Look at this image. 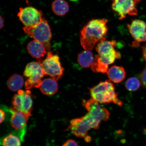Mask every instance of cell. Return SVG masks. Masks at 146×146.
I'll return each mask as SVG.
<instances>
[{"instance_id":"cell-1","label":"cell","mask_w":146,"mask_h":146,"mask_svg":"<svg viewBox=\"0 0 146 146\" xmlns=\"http://www.w3.org/2000/svg\"><path fill=\"white\" fill-rule=\"evenodd\" d=\"M106 19L91 20L83 27L81 31L80 42L85 50L91 51L98 42L105 39L108 27Z\"/></svg>"},{"instance_id":"cell-2","label":"cell","mask_w":146,"mask_h":146,"mask_svg":"<svg viewBox=\"0 0 146 146\" xmlns=\"http://www.w3.org/2000/svg\"><path fill=\"white\" fill-rule=\"evenodd\" d=\"M90 93L92 98L98 103H113L120 107L123 105V102L118 99L114 86L110 80L100 82L90 89Z\"/></svg>"},{"instance_id":"cell-3","label":"cell","mask_w":146,"mask_h":146,"mask_svg":"<svg viewBox=\"0 0 146 146\" xmlns=\"http://www.w3.org/2000/svg\"><path fill=\"white\" fill-rule=\"evenodd\" d=\"M116 42L102 39L97 44L96 50L98 55L96 58L100 62L107 66L114 62L116 59L121 57L120 53L115 50Z\"/></svg>"},{"instance_id":"cell-4","label":"cell","mask_w":146,"mask_h":146,"mask_svg":"<svg viewBox=\"0 0 146 146\" xmlns=\"http://www.w3.org/2000/svg\"><path fill=\"white\" fill-rule=\"evenodd\" d=\"M23 30L25 33L42 44L47 50H50L52 35L50 26L46 20H43L33 26L25 27Z\"/></svg>"},{"instance_id":"cell-5","label":"cell","mask_w":146,"mask_h":146,"mask_svg":"<svg viewBox=\"0 0 146 146\" xmlns=\"http://www.w3.org/2000/svg\"><path fill=\"white\" fill-rule=\"evenodd\" d=\"M24 74L27 78L25 86L27 90L33 88H39L42 82V78L45 76L39 62H33L27 64Z\"/></svg>"},{"instance_id":"cell-6","label":"cell","mask_w":146,"mask_h":146,"mask_svg":"<svg viewBox=\"0 0 146 146\" xmlns=\"http://www.w3.org/2000/svg\"><path fill=\"white\" fill-rule=\"evenodd\" d=\"M39 62L45 76H50L56 81L62 78L64 69L62 66L58 55L54 54L52 52H49L45 59Z\"/></svg>"},{"instance_id":"cell-7","label":"cell","mask_w":146,"mask_h":146,"mask_svg":"<svg viewBox=\"0 0 146 146\" xmlns=\"http://www.w3.org/2000/svg\"><path fill=\"white\" fill-rule=\"evenodd\" d=\"M33 109L31 92L28 90H20L15 94L10 110L21 111L31 116Z\"/></svg>"},{"instance_id":"cell-8","label":"cell","mask_w":146,"mask_h":146,"mask_svg":"<svg viewBox=\"0 0 146 146\" xmlns=\"http://www.w3.org/2000/svg\"><path fill=\"white\" fill-rule=\"evenodd\" d=\"M112 2V10L117 14L119 19L123 20L127 15H135L137 14L136 8L141 0H111Z\"/></svg>"},{"instance_id":"cell-9","label":"cell","mask_w":146,"mask_h":146,"mask_svg":"<svg viewBox=\"0 0 146 146\" xmlns=\"http://www.w3.org/2000/svg\"><path fill=\"white\" fill-rule=\"evenodd\" d=\"M17 16L25 27L33 26L44 19L41 11L32 7L20 8Z\"/></svg>"},{"instance_id":"cell-10","label":"cell","mask_w":146,"mask_h":146,"mask_svg":"<svg viewBox=\"0 0 146 146\" xmlns=\"http://www.w3.org/2000/svg\"><path fill=\"white\" fill-rule=\"evenodd\" d=\"M83 106L88 111L87 113L98 123H100L102 121H107L109 119L110 115L109 111L105 108L100 106L99 103L93 98L84 101Z\"/></svg>"},{"instance_id":"cell-11","label":"cell","mask_w":146,"mask_h":146,"mask_svg":"<svg viewBox=\"0 0 146 146\" xmlns=\"http://www.w3.org/2000/svg\"><path fill=\"white\" fill-rule=\"evenodd\" d=\"M93 129V125L85 115L71 120L67 129L75 136L80 138H85L88 136V131Z\"/></svg>"},{"instance_id":"cell-12","label":"cell","mask_w":146,"mask_h":146,"mask_svg":"<svg viewBox=\"0 0 146 146\" xmlns=\"http://www.w3.org/2000/svg\"><path fill=\"white\" fill-rule=\"evenodd\" d=\"M12 115L11 119L12 127L16 130V133L22 141L26 132L27 120L31 116L21 111L10 110Z\"/></svg>"},{"instance_id":"cell-13","label":"cell","mask_w":146,"mask_h":146,"mask_svg":"<svg viewBox=\"0 0 146 146\" xmlns=\"http://www.w3.org/2000/svg\"><path fill=\"white\" fill-rule=\"evenodd\" d=\"M129 33L137 42H146V23L139 19L133 20L127 25Z\"/></svg>"},{"instance_id":"cell-14","label":"cell","mask_w":146,"mask_h":146,"mask_svg":"<svg viewBox=\"0 0 146 146\" xmlns=\"http://www.w3.org/2000/svg\"><path fill=\"white\" fill-rule=\"evenodd\" d=\"M27 48L29 54L37 59L44 57L47 53L46 49L44 45L35 40L28 43Z\"/></svg>"},{"instance_id":"cell-15","label":"cell","mask_w":146,"mask_h":146,"mask_svg":"<svg viewBox=\"0 0 146 146\" xmlns=\"http://www.w3.org/2000/svg\"><path fill=\"white\" fill-rule=\"evenodd\" d=\"M110 80L118 84L123 82L126 77V72L123 67L113 66L110 68L107 72Z\"/></svg>"},{"instance_id":"cell-16","label":"cell","mask_w":146,"mask_h":146,"mask_svg":"<svg viewBox=\"0 0 146 146\" xmlns=\"http://www.w3.org/2000/svg\"><path fill=\"white\" fill-rule=\"evenodd\" d=\"M40 88L43 94L48 96L55 94L58 89L57 82L52 78H47L43 80Z\"/></svg>"},{"instance_id":"cell-17","label":"cell","mask_w":146,"mask_h":146,"mask_svg":"<svg viewBox=\"0 0 146 146\" xmlns=\"http://www.w3.org/2000/svg\"><path fill=\"white\" fill-rule=\"evenodd\" d=\"M52 11L58 16H63L69 11V5L65 0H55L52 5Z\"/></svg>"},{"instance_id":"cell-18","label":"cell","mask_w":146,"mask_h":146,"mask_svg":"<svg viewBox=\"0 0 146 146\" xmlns=\"http://www.w3.org/2000/svg\"><path fill=\"white\" fill-rule=\"evenodd\" d=\"M94 58L90 51L85 50L78 54V64L83 68L91 67L94 63Z\"/></svg>"},{"instance_id":"cell-19","label":"cell","mask_w":146,"mask_h":146,"mask_svg":"<svg viewBox=\"0 0 146 146\" xmlns=\"http://www.w3.org/2000/svg\"><path fill=\"white\" fill-rule=\"evenodd\" d=\"M24 83L23 78L21 75L15 74L11 76L7 81V86L12 91H19L23 87Z\"/></svg>"},{"instance_id":"cell-20","label":"cell","mask_w":146,"mask_h":146,"mask_svg":"<svg viewBox=\"0 0 146 146\" xmlns=\"http://www.w3.org/2000/svg\"><path fill=\"white\" fill-rule=\"evenodd\" d=\"M21 140L17 135L14 133L8 135L1 140L3 146H21Z\"/></svg>"},{"instance_id":"cell-21","label":"cell","mask_w":146,"mask_h":146,"mask_svg":"<svg viewBox=\"0 0 146 146\" xmlns=\"http://www.w3.org/2000/svg\"><path fill=\"white\" fill-rule=\"evenodd\" d=\"M141 84L140 80L135 77L129 78L125 83V87L128 90L135 91L138 90Z\"/></svg>"},{"instance_id":"cell-22","label":"cell","mask_w":146,"mask_h":146,"mask_svg":"<svg viewBox=\"0 0 146 146\" xmlns=\"http://www.w3.org/2000/svg\"><path fill=\"white\" fill-rule=\"evenodd\" d=\"M139 78L142 86L146 89V67L140 74Z\"/></svg>"},{"instance_id":"cell-23","label":"cell","mask_w":146,"mask_h":146,"mask_svg":"<svg viewBox=\"0 0 146 146\" xmlns=\"http://www.w3.org/2000/svg\"><path fill=\"white\" fill-rule=\"evenodd\" d=\"M62 146H79V145L74 140L69 139L65 142Z\"/></svg>"},{"instance_id":"cell-24","label":"cell","mask_w":146,"mask_h":146,"mask_svg":"<svg viewBox=\"0 0 146 146\" xmlns=\"http://www.w3.org/2000/svg\"><path fill=\"white\" fill-rule=\"evenodd\" d=\"M0 112H1V121L0 122H1V123L5 119V113L2 110H1Z\"/></svg>"},{"instance_id":"cell-25","label":"cell","mask_w":146,"mask_h":146,"mask_svg":"<svg viewBox=\"0 0 146 146\" xmlns=\"http://www.w3.org/2000/svg\"><path fill=\"white\" fill-rule=\"evenodd\" d=\"M142 52H143V57L144 59L146 61V45L143 47L142 48Z\"/></svg>"},{"instance_id":"cell-26","label":"cell","mask_w":146,"mask_h":146,"mask_svg":"<svg viewBox=\"0 0 146 146\" xmlns=\"http://www.w3.org/2000/svg\"><path fill=\"white\" fill-rule=\"evenodd\" d=\"M1 26H0V28L1 29L3 28L4 25V21L3 18L1 16Z\"/></svg>"},{"instance_id":"cell-27","label":"cell","mask_w":146,"mask_h":146,"mask_svg":"<svg viewBox=\"0 0 146 146\" xmlns=\"http://www.w3.org/2000/svg\"><path fill=\"white\" fill-rule=\"evenodd\" d=\"M69 1H78V0H69Z\"/></svg>"},{"instance_id":"cell-28","label":"cell","mask_w":146,"mask_h":146,"mask_svg":"<svg viewBox=\"0 0 146 146\" xmlns=\"http://www.w3.org/2000/svg\"><path fill=\"white\" fill-rule=\"evenodd\" d=\"M144 131H145V132L146 133V128L144 129Z\"/></svg>"}]
</instances>
